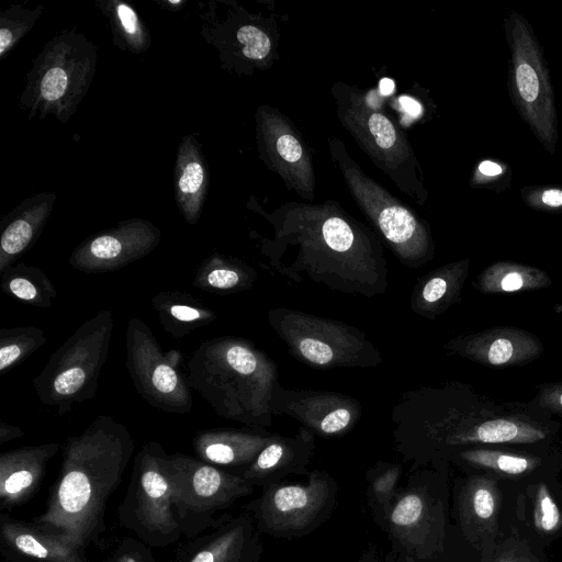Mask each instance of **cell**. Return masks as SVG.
<instances>
[{
	"mask_svg": "<svg viewBox=\"0 0 562 562\" xmlns=\"http://www.w3.org/2000/svg\"><path fill=\"white\" fill-rule=\"evenodd\" d=\"M97 46L83 34L64 31L33 60L19 105L27 117L52 115L60 123L75 114L97 69Z\"/></svg>",
	"mask_w": 562,
	"mask_h": 562,
	"instance_id": "obj_6",
	"label": "cell"
},
{
	"mask_svg": "<svg viewBox=\"0 0 562 562\" xmlns=\"http://www.w3.org/2000/svg\"><path fill=\"white\" fill-rule=\"evenodd\" d=\"M44 11L43 5L24 8L13 4L0 13V58L3 59L33 29Z\"/></svg>",
	"mask_w": 562,
	"mask_h": 562,
	"instance_id": "obj_38",
	"label": "cell"
},
{
	"mask_svg": "<svg viewBox=\"0 0 562 562\" xmlns=\"http://www.w3.org/2000/svg\"><path fill=\"white\" fill-rule=\"evenodd\" d=\"M259 158L277 173L289 190L306 202L315 198L312 154L291 120L271 105H259L255 113Z\"/></svg>",
	"mask_w": 562,
	"mask_h": 562,
	"instance_id": "obj_16",
	"label": "cell"
},
{
	"mask_svg": "<svg viewBox=\"0 0 562 562\" xmlns=\"http://www.w3.org/2000/svg\"><path fill=\"white\" fill-rule=\"evenodd\" d=\"M382 518L408 555L428 559L441 553L447 528L446 482L437 474L430 483H413L396 491Z\"/></svg>",
	"mask_w": 562,
	"mask_h": 562,
	"instance_id": "obj_12",
	"label": "cell"
},
{
	"mask_svg": "<svg viewBox=\"0 0 562 562\" xmlns=\"http://www.w3.org/2000/svg\"><path fill=\"white\" fill-rule=\"evenodd\" d=\"M454 503L464 538L480 553L481 562L487 561L507 535L502 524V481L483 474H465L456 484Z\"/></svg>",
	"mask_w": 562,
	"mask_h": 562,
	"instance_id": "obj_18",
	"label": "cell"
},
{
	"mask_svg": "<svg viewBox=\"0 0 562 562\" xmlns=\"http://www.w3.org/2000/svg\"><path fill=\"white\" fill-rule=\"evenodd\" d=\"M114 315L110 308L85 321L33 379L38 401L64 416L72 406L95 397L108 359Z\"/></svg>",
	"mask_w": 562,
	"mask_h": 562,
	"instance_id": "obj_8",
	"label": "cell"
},
{
	"mask_svg": "<svg viewBox=\"0 0 562 562\" xmlns=\"http://www.w3.org/2000/svg\"><path fill=\"white\" fill-rule=\"evenodd\" d=\"M0 288L5 294L32 306L50 307L57 291L37 267L18 262L1 274Z\"/></svg>",
	"mask_w": 562,
	"mask_h": 562,
	"instance_id": "obj_35",
	"label": "cell"
},
{
	"mask_svg": "<svg viewBox=\"0 0 562 562\" xmlns=\"http://www.w3.org/2000/svg\"><path fill=\"white\" fill-rule=\"evenodd\" d=\"M401 105L405 110L406 113L409 115H417L419 113V105L416 101L409 99V98H401Z\"/></svg>",
	"mask_w": 562,
	"mask_h": 562,
	"instance_id": "obj_45",
	"label": "cell"
},
{
	"mask_svg": "<svg viewBox=\"0 0 562 562\" xmlns=\"http://www.w3.org/2000/svg\"><path fill=\"white\" fill-rule=\"evenodd\" d=\"M468 258L449 262L424 276L415 285L409 306L425 318L435 319L460 300L468 278Z\"/></svg>",
	"mask_w": 562,
	"mask_h": 562,
	"instance_id": "obj_29",
	"label": "cell"
},
{
	"mask_svg": "<svg viewBox=\"0 0 562 562\" xmlns=\"http://www.w3.org/2000/svg\"><path fill=\"white\" fill-rule=\"evenodd\" d=\"M552 280L542 269L510 260L487 266L472 282L484 294H506L548 288Z\"/></svg>",
	"mask_w": 562,
	"mask_h": 562,
	"instance_id": "obj_31",
	"label": "cell"
},
{
	"mask_svg": "<svg viewBox=\"0 0 562 562\" xmlns=\"http://www.w3.org/2000/svg\"><path fill=\"white\" fill-rule=\"evenodd\" d=\"M524 203L533 211L550 214L562 213V187L554 184H529L520 189Z\"/></svg>",
	"mask_w": 562,
	"mask_h": 562,
	"instance_id": "obj_42",
	"label": "cell"
},
{
	"mask_svg": "<svg viewBox=\"0 0 562 562\" xmlns=\"http://www.w3.org/2000/svg\"><path fill=\"white\" fill-rule=\"evenodd\" d=\"M402 474V467L394 463H378L368 473L369 494L373 504L383 515L396 494V485Z\"/></svg>",
	"mask_w": 562,
	"mask_h": 562,
	"instance_id": "obj_39",
	"label": "cell"
},
{
	"mask_svg": "<svg viewBox=\"0 0 562 562\" xmlns=\"http://www.w3.org/2000/svg\"><path fill=\"white\" fill-rule=\"evenodd\" d=\"M503 25L509 48V99L536 139L553 155L559 139L558 116L543 47L530 22L519 12L512 10Z\"/></svg>",
	"mask_w": 562,
	"mask_h": 562,
	"instance_id": "obj_9",
	"label": "cell"
},
{
	"mask_svg": "<svg viewBox=\"0 0 562 562\" xmlns=\"http://www.w3.org/2000/svg\"><path fill=\"white\" fill-rule=\"evenodd\" d=\"M512 169L503 160L484 158L476 162L470 178V186L475 189H487L497 193L510 187Z\"/></svg>",
	"mask_w": 562,
	"mask_h": 562,
	"instance_id": "obj_41",
	"label": "cell"
},
{
	"mask_svg": "<svg viewBox=\"0 0 562 562\" xmlns=\"http://www.w3.org/2000/svg\"><path fill=\"white\" fill-rule=\"evenodd\" d=\"M167 457L158 442L150 441L144 445L134 463L137 519L149 532L162 536H171L180 527L167 473Z\"/></svg>",
	"mask_w": 562,
	"mask_h": 562,
	"instance_id": "obj_22",
	"label": "cell"
},
{
	"mask_svg": "<svg viewBox=\"0 0 562 562\" xmlns=\"http://www.w3.org/2000/svg\"><path fill=\"white\" fill-rule=\"evenodd\" d=\"M56 198L54 191L40 192L23 200L2 218L0 274L36 241L53 211Z\"/></svg>",
	"mask_w": 562,
	"mask_h": 562,
	"instance_id": "obj_25",
	"label": "cell"
},
{
	"mask_svg": "<svg viewBox=\"0 0 562 562\" xmlns=\"http://www.w3.org/2000/svg\"><path fill=\"white\" fill-rule=\"evenodd\" d=\"M160 239L161 232L151 222L128 218L81 241L71 252L69 263L86 273L119 270L149 255Z\"/></svg>",
	"mask_w": 562,
	"mask_h": 562,
	"instance_id": "obj_19",
	"label": "cell"
},
{
	"mask_svg": "<svg viewBox=\"0 0 562 562\" xmlns=\"http://www.w3.org/2000/svg\"><path fill=\"white\" fill-rule=\"evenodd\" d=\"M267 319L290 353L308 367L371 368L383 361L369 337L347 323L286 307L270 308Z\"/></svg>",
	"mask_w": 562,
	"mask_h": 562,
	"instance_id": "obj_10",
	"label": "cell"
},
{
	"mask_svg": "<svg viewBox=\"0 0 562 562\" xmlns=\"http://www.w3.org/2000/svg\"><path fill=\"white\" fill-rule=\"evenodd\" d=\"M256 271L244 261L220 254H213L198 268L193 285L215 294H228L252 286Z\"/></svg>",
	"mask_w": 562,
	"mask_h": 562,
	"instance_id": "obj_34",
	"label": "cell"
},
{
	"mask_svg": "<svg viewBox=\"0 0 562 562\" xmlns=\"http://www.w3.org/2000/svg\"><path fill=\"white\" fill-rule=\"evenodd\" d=\"M330 92L340 124L361 150L402 193L425 205L428 191L407 134L373 100L371 92L344 81L334 82Z\"/></svg>",
	"mask_w": 562,
	"mask_h": 562,
	"instance_id": "obj_5",
	"label": "cell"
},
{
	"mask_svg": "<svg viewBox=\"0 0 562 562\" xmlns=\"http://www.w3.org/2000/svg\"><path fill=\"white\" fill-rule=\"evenodd\" d=\"M465 474H483L503 482L558 476L562 452L552 446L517 449L513 446H477L453 452L447 463Z\"/></svg>",
	"mask_w": 562,
	"mask_h": 562,
	"instance_id": "obj_20",
	"label": "cell"
},
{
	"mask_svg": "<svg viewBox=\"0 0 562 562\" xmlns=\"http://www.w3.org/2000/svg\"><path fill=\"white\" fill-rule=\"evenodd\" d=\"M135 442L125 425L100 415L79 435L68 437L57 484L46 512L36 519L43 531L76 550L97 532L105 503L121 482Z\"/></svg>",
	"mask_w": 562,
	"mask_h": 562,
	"instance_id": "obj_3",
	"label": "cell"
},
{
	"mask_svg": "<svg viewBox=\"0 0 562 562\" xmlns=\"http://www.w3.org/2000/svg\"><path fill=\"white\" fill-rule=\"evenodd\" d=\"M225 4L224 16H212L204 27V36L217 48L223 67L239 74L271 68L279 58L277 18L249 12L236 2Z\"/></svg>",
	"mask_w": 562,
	"mask_h": 562,
	"instance_id": "obj_14",
	"label": "cell"
},
{
	"mask_svg": "<svg viewBox=\"0 0 562 562\" xmlns=\"http://www.w3.org/2000/svg\"><path fill=\"white\" fill-rule=\"evenodd\" d=\"M273 416L285 415L325 438L348 434L359 423L360 403L346 394L325 390L286 389L279 382L272 395Z\"/></svg>",
	"mask_w": 562,
	"mask_h": 562,
	"instance_id": "obj_21",
	"label": "cell"
},
{
	"mask_svg": "<svg viewBox=\"0 0 562 562\" xmlns=\"http://www.w3.org/2000/svg\"><path fill=\"white\" fill-rule=\"evenodd\" d=\"M315 449V435L301 426L291 437L277 436L240 474L251 485L268 486L290 474L306 472Z\"/></svg>",
	"mask_w": 562,
	"mask_h": 562,
	"instance_id": "obj_24",
	"label": "cell"
},
{
	"mask_svg": "<svg viewBox=\"0 0 562 562\" xmlns=\"http://www.w3.org/2000/svg\"><path fill=\"white\" fill-rule=\"evenodd\" d=\"M536 389L537 395L531 403L548 415L562 416V382L542 383Z\"/></svg>",
	"mask_w": 562,
	"mask_h": 562,
	"instance_id": "obj_43",
	"label": "cell"
},
{
	"mask_svg": "<svg viewBox=\"0 0 562 562\" xmlns=\"http://www.w3.org/2000/svg\"><path fill=\"white\" fill-rule=\"evenodd\" d=\"M126 369L137 393L153 407L187 414L193 398L187 378L172 364L151 329L138 317L127 322Z\"/></svg>",
	"mask_w": 562,
	"mask_h": 562,
	"instance_id": "obj_13",
	"label": "cell"
},
{
	"mask_svg": "<svg viewBox=\"0 0 562 562\" xmlns=\"http://www.w3.org/2000/svg\"><path fill=\"white\" fill-rule=\"evenodd\" d=\"M503 528L547 549L562 537V484L558 476L503 482Z\"/></svg>",
	"mask_w": 562,
	"mask_h": 562,
	"instance_id": "obj_17",
	"label": "cell"
},
{
	"mask_svg": "<svg viewBox=\"0 0 562 562\" xmlns=\"http://www.w3.org/2000/svg\"><path fill=\"white\" fill-rule=\"evenodd\" d=\"M358 562H375L374 549L371 548L367 552H364Z\"/></svg>",
	"mask_w": 562,
	"mask_h": 562,
	"instance_id": "obj_47",
	"label": "cell"
},
{
	"mask_svg": "<svg viewBox=\"0 0 562 562\" xmlns=\"http://www.w3.org/2000/svg\"><path fill=\"white\" fill-rule=\"evenodd\" d=\"M260 552V541L251 520L240 517L200 550L190 562H255Z\"/></svg>",
	"mask_w": 562,
	"mask_h": 562,
	"instance_id": "obj_32",
	"label": "cell"
},
{
	"mask_svg": "<svg viewBox=\"0 0 562 562\" xmlns=\"http://www.w3.org/2000/svg\"><path fill=\"white\" fill-rule=\"evenodd\" d=\"M57 442L27 446L0 456V502L10 508L25 501L43 479L48 461L58 452Z\"/></svg>",
	"mask_w": 562,
	"mask_h": 562,
	"instance_id": "obj_26",
	"label": "cell"
},
{
	"mask_svg": "<svg viewBox=\"0 0 562 562\" xmlns=\"http://www.w3.org/2000/svg\"><path fill=\"white\" fill-rule=\"evenodd\" d=\"M167 473L175 512L181 520L228 507L254 491L240 474L180 453L168 454Z\"/></svg>",
	"mask_w": 562,
	"mask_h": 562,
	"instance_id": "obj_15",
	"label": "cell"
},
{
	"mask_svg": "<svg viewBox=\"0 0 562 562\" xmlns=\"http://www.w3.org/2000/svg\"><path fill=\"white\" fill-rule=\"evenodd\" d=\"M390 417L397 451L439 471L463 448L552 446L560 426L531 402L494 405L459 382L404 392Z\"/></svg>",
	"mask_w": 562,
	"mask_h": 562,
	"instance_id": "obj_2",
	"label": "cell"
},
{
	"mask_svg": "<svg viewBox=\"0 0 562 562\" xmlns=\"http://www.w3.org/2000/svg\"><path fill=\"white\" fill-rule=\"evenodd\" d=\"M23 435L24 432L20 427L0 422V445L20 438Z\"/></svg>",
	"mask_w": 562,
	"mask_h": 562,
	"instance_id": "obj_44",
	"label": "cell"
},
{
	"mask_svg": "<svg viewBox=\"0 0 562 562\" xmlns=\"http://www.w3.org/2000/svg\"><path fill=\"white\" fill-rule=\"evenodd\" d=\"M331 162L360 211L370 221L396 258L409 268H420L435 256L428 223L370 178L337 137L327 140Z\"/></svg>",
	"mask_w": 562,
	"mask_h": 562,
	"instance_id": "obj_7",
	"label": "cell"
},
{
	"mask_svg": "<svg viewBox=\"0 0 562 562\" xmlns=\"http://www.w3.org/2000/svg\"><path fill=\"white\" fill-rule=\"evenodd\" d=\"M337 483L325 471L314 470L306 483H274L263 487L254 507L257 527L279 538L305 536L331 515Z\"/></svg>",
	"mask_w": 562,
	"mask_h": 562,
	"instance_id": "obj_11",
	"label": "cell"
},
{
	"mask_svg": "<svg viewBox=\"0 0 562 562\" xmlns=\"http://www.w3.org/2000/svg\"><path fill=\"white\" fill-rule=\"evenodd\" d=\"M276 436L267 429L215 428L198 432L193 447L206 463L247 467Z\"/></svg>",
	"mask_w": 562,
	"mask_h": 562,
	"instance_id": "obj_27",
	"label": "cell"
},
{
	"mask_svg": "<svg viewBox=\"0 0 562 562\" xmlns=\"http://www.w3.org/2000/svg\"><path fill=\"white\" fill-rule=\"evenodd\" d=\"M409 562H413L412 560H409Z\"/></svg>",
	"mask_w": 562,
	"mask_h": 562,
	"instance_id": "obj_49",
	"label": "cell"
},
{
	"mask_svg": "<svg viewBox=\"0 0 562 562\" xmlns=\"http://www.w3.org/2000/svg\"><path fill=\"white\" fill-rule=\"evenodd\" d=\"M187 380L223 418L249 428L272 425L277 363L250 340L223 336L203 341L190 356Z\"/></svg>",
	"mask_w": 562,
	"mask_h": 562,
	"instance_id": "obj_4",
	"label": "cell"
},
{
	"mask_svg": "<svg viewBox=\"0 0 562 562\" xmlns=\"http://www.w3.org/2000/svg\"><path fill=\"white\" fill-rule=\"evenodd\" d=\"M97 5L108 19L117 47L134 54L148 49L150 33L131 4L121 0H101Z\"/></svg>",
	"mask_w": 562,
	"mask_h": 562,
	"instance_id": "obj_36",
	"label": "cell"
},
{
	"mask_svg": "<svg viewBox=\"0 0 562 562\" xmlns=\"http://www.w3.org/2000/svg\"><path fill=\"white\" fill-rule=\"evenodd\" d=\"M2 536L14 551L33 559L44 562H83L78 550L40 528L4 521Z\"/></svg>",
	"mask_w": 562,
	"mask_h": 562,
	"instance_id": "obj_33",
	"label": "cell"
},
{
	"mask_svg": "<svg viewBox=\"0 0 562 562\" xmlns=\"http://www.w3.org/2000/svg\"><path fill=\"white\" fill-rule=\"evenodd\" d=\"M451 355L488 368H510L538 359L544 348L540 339L522 328L496 326L460 335L445 344Z\"/></svg>",
	"mask_w": 562,
	"mask_h": 562,
	"instance_id": "obj_23",
	"label": "cell"
},
{
	"mask_svg": "<svg viewBox=\"0 0 562 562\" xmlns=\"http://www.w3.org/2000/svg\"><path fill=\"white\" fill-rule=\"evenodd\" d=\"M117 562H140L131 554H125L119 558Z\"/></svg>",
	"mask_w": 562,
	"mask_h": 562,
	"instance_id": "obj_48",
	"label": "cell"
},
{
	"mask_svg": "<svg viewBox=\"0 0 562 562\" xmlns=\"http://www.w3.org/2000/svg\"><path fill=\"white\" fill-rule=\"evenodd\" d=\"M46 342L44 329L18 326L0 330V372L20 364Z\"/></svg>",
	"mask_w": 562,
	"mask_h": 562,
	"instance_id": "obj_37",
	"label": "cell"
},
{
	"mask_svg": "<svg viewBox=\"0 0 562 562\" xmlns=\"http://www.w3.org/2000/svg\"><path fill=\"white\" fill-rule=\"evenodd\" d=\"M381 92L383 94H389L393 89L392 80L385 78L380 81Z\"/></svg>",
	"mask_w": 562,
	"mask_h": 562,
	"instance_id": "obj_46",
	"label": "cell"
},
{
	"mask_svg": "<svg viewBox=\"0 0 562 562\" xmlns=\"http://www.w3.org/2000/svg\"><path fill=\"white\" fill-rule=\"evenodd\" d=\"M209 169L199 142L192 135L182 138L173 171L177 205L189 224L200 218L209 187Z\"/></svg>",
	"mask_w": 562,
	"mask_h": 562,
	"instance_id": "obj_28",
	"label": "cell"
},
{
	"mask_svg": "<svg viewBox=\"0 0 562 562\" xmlns=\"http://www.w3.org/2000/svg\"><path fill=\"white\" fill-rule=\"evenodd\" d=\"M151 305L164 330L181 339L213 323L217 315L187 292L167 290L157 293Z\"/></svg>",
	"mask_w": 562,
	"mask_h": 562,
	"instance_id": "obj_30",
	"label": "cell"
},
{
	"mask_svg": "<svg viewBox=\"0 0 562 562\" xmlns=\"http://www.w3.org/2000/svg\"><path fill=\"white\" fill-rule=\"evenodd\" d=\"M485 562H550L546 550L509 531Z\"/></svg>",
	"mask_w": 562,
	"mask_h": 562,
	"instance_id": "obj_40",
	"label": "cell"
},
{
	"mask_svg": "<svg viewBox=\"0 0 562 562\" xmlns=\"http://www.w3.org/2000/svg\"><path fill=\"white\" fill-rule=\"evenodd\" d=\"M251 210L272 228L270 237H259V251L274 272L345 294L373 297L385 292L380 237L337 201H291L270 212L256 203Z\"/></svg>",
	"mask_w": 562,
	"mask_h": 562,
	"instance_id": "obj_1",
	"label": "cell"
}]
</instances>
